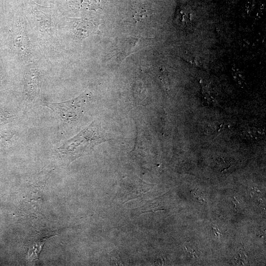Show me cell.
<instances>
[{
  "label": "cell",
  "mask_w": 266,
  "mask_h": 266,
  "mask_svg": "<svg viewBox=\"0 0 266 266\" xmlns=\"http://www.w3.org/2000/svg\"><path fill=\"white\" fill-rule=\"evenodd\" d=\"M100 127L93 122L73 138L65 142L59 152L73 159L89 153L95 146L105 140Z\"/></svg>",
  "instance_id": "1"
},
{
  "label": "cell",
  "mask_w": 266,
  "mask_h": 266,
  "mask_svg": "<svg viewBox=\"0 0 266 266\" xmlns=\"http://www.w3.org/2000/svg\"><path fill=\"white\" fill-rule=\"evenodd\" d=\"M88 97L82 94L74 99L60 103L44 102L43 105L52 109L60 125L68 126L78 120L83 113Z\"/></svg>",
  "instance_id": "2"
},
{
  "label": "cell",
  "mask_w": 266,
  "mask_h": 266,
  "mask_svg": "<svg viewBox=\"0 0 266 266\" xmlns=\"http://www.w3.org/2000/svg\"><path fill=\"white\" fill-rule=\"evenodd\" d=\"M41 82V74L37 70L32 69L26 73L24 79V93L27 100L32 101L38 96Z\"/></svg>",
  "instance_id": "3"
},
{
  "label": "cell",
  "mask_w": 266,
  "mask_h": 266,
  "mask_svg": "<svg viewBox=\"0 0 266 266\" xmlns=\"http://www.w3.org/2000/svg\"><path fill=\"white\" fill-rule=\"evenodd\" d=\"M44 233L42 236H41L42 233H41L34 237L36 240V241L33 238L28 241L27 244L29 249L27 257L30 262L37 259L38 254L45 242V239L50 237L49 236H50V233Z\"/></svg>",
  "instance_id": "4"
},
{
  "label": "cell",
  "mask_w": 266,
  "mask_h": 266,
  "mask_svg": "<svg viewBox=\"0 0 266 266\" xmlns=\"http://www.w3.org/2000/svg\"><path fill=\"white\" fill-rule=\"evenodd\" d=\"M14 133L8 130L0 131V148L7 145L12 137Z\"/></svg>",
  "instance_id": "5"
},
{
  "label": "cell",
  "mask_w": 266,
  "mask_h": 266,
  "mask_svg": "<svg viewBox=\"0 0 266 266\" xmlns=\"http://www.w3.org/2000/svg\"><path fill=\"white\" fill-rule=\"evenodd\" d=\"M14 116L8 111L0 109V125L11 122Z\"/></svg>",
  "instance_id": "6"
},
{
  "label": "cell",
  "mask_w": 266,
  "mask_h": 266,
  "mask_svg": "<svg viewBox=\"0 0 266 266\" xmlns=\"http://www.w3.org/2000/svg\"><path fill=\"white\" fill-rule=\"evenodd\" d=\"M76 4L80 7L89 9L98 8L94 0H79L76 2Z\"/></svg>",
  "instance_id": "7"
},
{
  "label": "cell",
  "mask_w": 266,
  "mask_h": 266,
  "mask_svg": "<svg viewBox=\"0 0 266 266\" xmlns=\"http://www.w3.org/2000/svg\"><path fill=\"white\" fill-rule=\"evenodd\" d=\"M243 131V134L245 137L252 138L253 137H256L261 135L262 133L261 131L259 129L255 127H247Z\"/></svg>",
  "instance_id": "8"
},
{
  "label": "cell",
  "mask_w": 266,
  "mask_h": 266,
  "mask_svg": "<svg viewBox=\"0 0 266 266\" xmlns=\"http://www.w3.org/2000/svg\"><path fill=\"white\" fill-rule=\"evenodd\" d=\"M3 12V0H0V14Z\"/></svg>",
  "instance_id": "9"
}]
</instances>
